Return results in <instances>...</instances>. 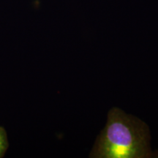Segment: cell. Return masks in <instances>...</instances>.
Wrapping results in <instances>:
<instances>
[{
	"label": "cell",
	"instance_id": "cell-1",
	"mask_svg": "<svg viewBox=\"0 0 158 158\" xmlns=\"http://www.w3.org/2000/svg\"><path fill=\"white\" fill-rule=\"evenodd\" d=\"M90 157L146 158L152 157L150 132L145 122L114 108L106 127L97 138Z\"/></svg>",
	"mask_w": 158,
	"mask_h": 158
},
{
	"label": "cell",
	"instance_id": "cell-3",
	"mask_svg": "<svg viewBox=\"0 0 158 158\" xmlns=\"http://www.w3.org/2000/svg\"><path fill=\"white\" fill-rule=\"evenodd\" d=\"M152 157H157V158H158V151H157V152H155V153H152Z\"/></svg>",
	"mask_w": 158,
	"mask_h": 158
},
{
	"label": "cell",
	"instance_id": "cell-2",
	"mask_svg": "<svg viewBox=\"0 0 158 158\" xmlns=\"http://www.w3.org/2000/svg\"><path fill=\"white\" fill-rule=\"evenodd\" d=\"M8 145L7 133L3 127H0V158L5 155L8 148Z\"/></svg>",
	"mask_w": 158,
	"mask_h": 158
}]
</instances>
